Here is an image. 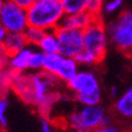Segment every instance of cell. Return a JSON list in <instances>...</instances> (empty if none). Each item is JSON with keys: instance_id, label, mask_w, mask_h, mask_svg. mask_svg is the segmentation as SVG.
<instances>
[{"instance_id": "cell-1", "label": "cell", "mask_w": 132, "mask_h": 132, "mask_svg": "<svg viewBox=\"0 0 132 132\" xmlns=\"http://www.w3.org/2000/svg\"><path fill=\"white\" fill-rule=\"evenodd\" d=\"M64 16L61 0H34L27 10L28 25L44 32H54Z\"/></svg>"}, {"instance_id": "cell-2", "label": "cell", "mask_w": 132, "mask_h": 132, "mask_svg": "<svg viewBox=\"0 0 132 132\" xmlns=\"http://www.w3.org/2000/svg\"><path fill=\"white\" fill-rule=\"evenodd\" d=\"M110 41L116 48L129 54L132 52V10L120 12L106 26Z\"/></svg>"}, {"instance_id": "cell-3", "label": "cell", "mask_w": 132, "mask_h": 132, "mask_svg": "<svg viewBox=\"0 0 132 132\" xmlns=\"http://www.w3.org/2000/svg\"><path fill=\"white\" fill-rule=\"evenodd\" d=\"M82 39H84V51L92 55L98 64L102 63L106 55L110 43L106 26L104 25L102 18L96 19L82 31Z\"/></svg>"}, {"instance_id": "cell-4", "label": "cell", "mask_w": 132, "mask_h": 132, "mask_svg": "<svg viewBox=\"0 0 132 132\" xmlns=\"http://www.w3.org/2000/svg\"><path fill=\"white\" fill-rule=\"evenodd\" d=\"M107 114L105 107L102 105L96 106H81L74 111L67 118V125L76 132H84L100 127L104 117Z\"/></svg>"}, {"instance_id": "cell-5", "label": "cell", "mask_w": 132, "mask_h": 132, "mask_svg": "<svg viewBox=\"0 0 132 132\" xmlns=\"http://www.w3.org/2000/svg\"><path fill=\"white\" fill-rule=\"evenodd\" d=\"M0 25L7 33H24L30 26L27 19V11L15 4L14 0L4 1L0 13Z\"/></svg>"}, {"instance_id": "cell-6", "label": "cell", "mask_w": 132, "mask_h": 132, "mask_svg": "<svg viewBox=\"0 0 132 132\" xmlns=\"http://www.w3.org/2000/svg\"><path fill=\"white\" fill-rule=\"evenodd\" d=\"M59 44V54L64 58H76L84 50L82 31L59 27L54 31Z\"/></svg>"}, {"instance_id": "cell-7", "label": "cell", "mask_w": 132, "mask_h": 132, "mask_svg": "<svg viewBox=\"0 0 132 132\" xmlns=\"http://www.w3.org/2000/svg\"><path fill=\"white\" fill-rule=\"evenodd\" d=\"M66 85H67L69 90L74 93V96L100 90L99 79L97 77V74L90 70H80L77 73V76Z\"/></svg>"}, {"instance_id": "cell-8", "label": "cell", "mask_w": 132, "mask_h": 132, "mask_svg": "<svg viewBox=\"0 0 132 132\" xmlns=\"http://www.w3.org/2000/svg\"><path fill=\"white\" fill-rule=\"evenodd\" d=\"M94 20H96V18L90 15L87 12H84L81 14H77V15H65L60 24V27L70 28V30L84 31Z\"/></svg>"}, {"instance_id": "cell-9", "label": "cell", "mask_w": 132, "mask_h": 132, "mask_svg": "<svg viewBox=\"0 0 132 132\" xmlns=\"http://www.w3.org/2000/svg\"><path fill=\"white\" fill-rule=\"evenodd\" d=\"M33 50L34 48L32 46H27L26 48L12 54L11 58H10L8 67L13 72H25L26 70H28L30 58L33 52Z\"/></svg>"}, {"instance_id": "cell-10", "label": "cell", "mask_w": 132, "mask_h": 132, "mask_svg": "<svg viewBox=\"0 0 132 132\" xmlns=\"http://www.w3.org/2000/svg\"><path fill=\"white\" fill-rule=\"evenodd\" d=\"M79 71V65L74 58H64L57 73V79L67 84L77 76Z\"/></svg>"}, {"instance_id": "cell-11", "label": "cell", "mask_w": 132, "mask_h": 132, "mask_svg": "<svg viewBox=\"0 0 132 132\" xmlns=\"http://www.w3.org/2000/svg\"><path fill=\"white\" fill-rule=\"evenodd\" d=\"M114 110L119 116L126 119H132V86L117 98Z\"/></svg>"}, {"instance_id": "cell-12", "label": "cell", "mask_w": 132, "mask_h": 132, "mask_svg": "<svg viewBox=\"0 0 132 132\" xmlns=\"http://www.w3.org/2000/svg\"><path fill=\"white\" fill-rule=\"evenodd\" d=\"M3 45L11 55L28 46L27 41L24 37V33H7Z\"/></svg>"}, {"instance_id": "cell-13", "label": "cell", "mask_w": 132, "mask_h": 132, "mask_svg": "<svg viewBox=\"0 0 132 132\" xmlns=\"http://www.w3.org/2000/svg\"><path fill=\"white\" fill-rule=\"evenodd\" d=\"M38 48L44 54H54L59 52V44L55 32H45L44 37L38 45Z\"/></svg>"}, {"instance_id": "cell-14", "label": "cell", "mask_w": 132, "mask_h": 132, "mask_svg": "<svg viewBox=\"0 0 132 132\" xmlns=\"http://www.w3.org/2000/svg\"><path fill=\"white\" fill-rule=\"evenodd\" d=\"M63 59H64V57H61L59 53L45 54L44 65H43V72L57 78V73H58V71H59V67H60V65H61Z\"/></svg>"}, {"instance_id": "cell-15", "label": "cell", "mask_w": 132, "mask_h": 132, "mask_svg": "<svg viewBox=\"0 0 132 132\" xmlns=\"http://www.w3.org/2000/svg\"><path fill=\"white\" fill-rule=\"evenodd\" d=\"M65 15H77L86 12L87 0H61Z\"/></svg>"}, {"instance_id": "cell-16", "label": "cell", "mask_w": 132, "mask_h": 132, "mask_svg": "<svg viewBox=\"0 0 132 132\" xmlns=\"http://www.w3.org/2000/svg\"><path fill=\"white\" fill-rule=\"evenodd\" d=\"M74 98H76V100L81 106H96V105H100V102H102V90L94 91V92H88V93L76 94Z\"/></svg>"}, {"instance_id": "cell-17", "label": "cell", "mask_w": 132, "mask_h": 132, "mask_svg": "<svg viewBox=\"0 0 132 132\" xmlns=\"http://www.w3.org/2000/svg\"><path fill=\"white\" fill-rule=\"evenodd\" d=\"M13 71L10 67L0 71V98H6L8 92L12 90Z\"/></svg>"}, {"instance_id": "cell-18", "label": "cell", "mask_w": 132, "mask_h": 132, "mask_svg": "<svg viewBox=\"0 0 132 132\" xmlns=\"http://www.w3.org/2000/svg\"><path fill=\"white\" fill-rule=\"evenodd\" d=\"M45 32L44 31L39 30L37 27H32V26H28L24 32V37L27 41V44L31 46H38L39 43L41 41L43 37H44Z\"/></svg>"}, {"instance_id": "cell-19", "label": "cell", "mask_w": 132, "mask_h": 132, "mask_svg": "<svg viewBox=\"0 0 132 132\" xmlns=\"http://www.w3.org/2000/svg\"><path fill=\"white\" fill-rule=\"evenodd\" d=\"M45 54L39 50H33L32 54L30 58V65L28 70L32 71H43V65H44Z\"/></svg>"}, {"instance_id": "cell-20", "label": "cell", "mask_w": 132, "mask_h": 132, "mask_svg": "<svg viewBox=\"0 0 132 132\" xmlns=\"http://www.w3.org/2000/svg\"><path fill=\"white\" fill-rule=\"evenodd\" d=\"M103 3L102 0H87L86 12L96 19H100L103 15Z\"/></svg>"}, {"instance_id": "cell-21", "label": "cell", "mask_w": 132, "mask_h": 132, "mask_svg": "<svg viewBox=\"0 0 132 132\" xmlns=\"http://www.w3.org/2000/svg\"><path fill=\"white\" fill-rule=\"evenodd\" d=\"M123 6H124L123 0H110V1H106L103 5V14L105 13L106 15L114 14L120 11Z\"/></svg>"}, {"instance_id": "cell-22", "label": "cell", "mask_w": 132, "mask_h": 132, "mask_svg": "<svg viewBox=\"0 0 132 132\" xmlns=\"http://www.w3.org/2000/svg\"><path fill=\"white\" fill-rule=\"evenodd\" d=\"M76 61L78 63V65H84V66H92V65H97V60L94 59L93 57L91 54H88L87 52H85L84 50H82L81 52L77 55V57L74 58Z\"/></svg>"}, {"instance_id": "cell-23", "label": "cell", "mask_w": 132, "mask_h": 132, "mask_svg": "<svg viewBox=\"0 0 132 132\" xmlns=\"http://www.w3.org/2000/svg\"><path fill=\"white\" fill-rule=\"evenodd\" d=\"M10 102L7 98H0V126L5 127L7 125V109Z\"/></svg>"}, {"instance_id": "cell-24", "label": "cell", "mask_w": 132, "mask_h": 132, "mask_svg": "<svg viewBox=\"0 0 132 132\" xmlns=\"http://www.w3.org/2000/svg\"><path fill=\"white\" fill-rule=\"evenodd\" d=\"M10 58H11V54H10L8 51L5 48V46H4V45H0V67H1V69L8 67Z\"/></svg>"}, {"instance_id": "cell-25", "label": "cell", "mask_w": 132, "mask_h": 132, "mask_svg": "<svg viewBox=\"0 0 132 132\" xmlns=\"http://www.w3.org/2000/svg\"><path fill=\"white\" fill-rule=\"evenodd\" d=\"M84 132H120V129L116 125H110L107 127H98L96 130H90V131H84Z\"/></svg>"}, {"instance_id": "cell-26", "label": "cell", "mask_w": 132, "mask_h": 132, "mask_svg": "<svg viewBox=\"0 0 132 132\" xmlns=\"http://www.w3.org/2000/svg\"><path fill=\"white\" fill-rule=\"evenodd\" d=\"M14 1H15V4L19 6V7H21L25 11H27L28 8L32 6L34 0H14Z\"/></svg>"}, {"instance_id": "cell-27", "label": "cell", "mask_w": 132, "mask_h": 132, "mask_svg": "<svg viewBox=\"0 0 132 132\" xmlns=\"http://www.w3.org/2000/svg\"><path fill=\"white\" fill-rule=\"evenodd\" d=\"M40 132H52V126H51V123L48 119H41Z\"/></svg>"}, {"instance_id": "cell-28", "label": "cell", "mask_w": 132, "mask_h": 132, "mask_svg": "<svg viewBox=\"0 0 132 132\" xmlns=\"http://www.w3.org/2000/svg\"><path fill=\"white\" fill-rule=\"evenodd\" d=\"M6 36H7V32H6L5 28L0 25V45H3L4 44V41H5V38Z\"/></svg>"}, {"instance_id": "cell-29", "label": "cell", "mask_w": 132, "mask_h": 132, "mask_svg": "<svg viewBox=\"0 0 132 132\" xmlns=\"http://www.w3.org/2000/svg\"><path fill=\"white\" fill-rule=\"evenodd\" d=\"M110 94L113 96V97L118 96V87H117V86H111L110 87Z\"/></svg>"}, {"instance_id": "cell-30", "label": "cell", "mask_w": 132, "mask_h": 132, "mask_svg": "<svg viewBox=\"0 0 132 132\" xmlns=\"http://www.w3.org/2000/svg\"><path fill=\"white\" fill-rule=\"evenodd\" d=\"M3 6H4V1L0 0V13H1V10H3Z\"/></svg>"}, {"instance_id": "cell-31", "label": "cell", "mask_w": 132, "mask_h": 132, "mask_svg": "<svg viewBox=\"0 0 132 132\" xmlns=\"http://www.w3.org/2000/svg\"><path fill=\"white\" fill-rule=\"evenodd\" d=\"M127 55H129V58H130V59H131V61H132V52H130Z\"/></svg>"}, {"instance_id": "cell-32", "label": "cell", "mask_w": 132, "mask_h": 132, "mask_svg": "<svg viewBox=\"0 0 132 132\" xmlns=\"http://www.w3.org/2000/svg\"><path fill=\"white\" fill-rule=\"evenodd\" d=\"M131 132H132V131H131Z\"/></svg>"}]
</instances>
